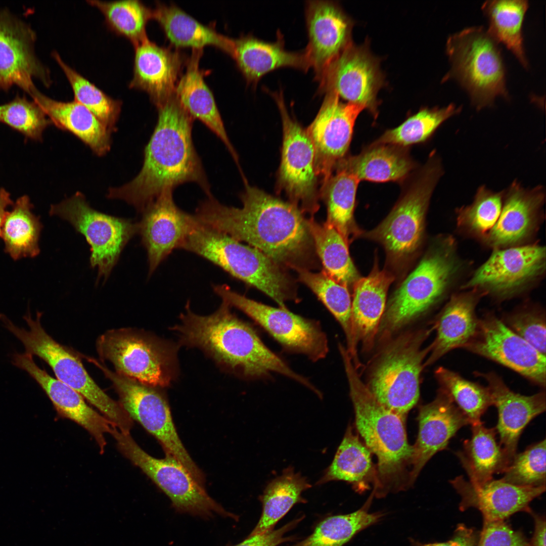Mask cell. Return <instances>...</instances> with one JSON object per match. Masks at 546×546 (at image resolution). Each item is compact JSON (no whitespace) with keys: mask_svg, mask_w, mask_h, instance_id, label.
<instances>
[{"mask_svg":"<svg viewBox=\"0 0 546 546\" xmlns=\"http://www.w3.org/2000/svg\"><path fill=\"white\" fill-rule=\"evenodd\" d=\"M230 307L222 301L217 311L207 316L188 308L181 315V324L174 329L184 343L202 348L243 377L260 379L275 373L312 388L307 378L265 345L252 327L232 313Z\"/></svg>","mask_w":546,"mask_h":546,"instance_id":"3957f363","label":"cell"},{"mask_svg":"<svg viewBox=\"0 0 546 546\" xmlns=\"http://www.w3.org/2000/svg\"><path fill=\"white\" fill-rule=\"evenodd\" d=\"M476 375L486 380L492 405L497 408L498 421L495 428L499 435V444L510 464L517 453L519 440L525 428L545 411V391L523 395L511 390L494 372H477Z\"/></svg>","mask_w":546,"mask_h":546,"instance_id":"484cf974","label":"cell"},{"mask_svg":"<svg viewBox=\"0 0 546 546\" xmlns=\"http://www.w3.org/2000/svg\"><path fill=\"white\" fill-rule=\"evenodd\" d=\"M450 483L461 497V509H477L484 521H503L519 512H529L530 503L545 491V486H518L501 479L476 484L459 476Z\"/></svg>","mask_w":546,"mask_h":546,"instance_id":"83f0119b","label":"cell"},{"mask_svg":"<svg viewBox=\"0 0 546 546\" xmlns=\"http://www.w3.org/2000/svg\"><path fill=\"white\" fill-rule=\"evenodd\" d=\"M104 15L108 27L128 39L134 46L148 38V22L153 19V9L138 0L87 1Z\"/></svg>","mask_w":546,"mask_h":546,"instance_id":"bcb514c9","label":"cell"},{"mask_svg":"<svg viewBox=\"0 0 546 546\" xmlns=\"http://www.w3.org/2000/svg\"><path fill=\"white\" fill-rule=\"evenodd\" d=\"M527 1H487L482 10L488 19V32L499 43H502L527 69L528 62L524 47L522 26L528 8Z\"/></svg>","mask_w":546,"mask_h":546,"instance_id":"b9f144b4","label":"cell"},{"mask_svg":"<svg viewBox=\"0 0 546 546\" xmlns=\"http://www.w3.org/2000/svg\"><path fill=\"white\" fill-rule=\"evenodd\" d=\"M320 94L336 93L348 103L378 115L377 95L384 84L379 63L367 46L351 42L329 65L320 78Z\"/></svg>","mask_w":546,"mask_h":546,"instance_id":"e0dca14e","label":"cell"},{"mask_svg":"<svg viewBox=\"0 0 546 546\" xmlns=\"http://www.w3.org/2000/svg\"><path fill=\"white\" fill-rule=\"evenodd\" d=\"M545 520L539 516H534V531L530 546H545Z\"/></svg>","mask_w":546,"mask_h":546,"instance_id":"680465c9","label":"cell"},{"mask_svg":"<svg viewBox=\"0 0 546 546\" xmlns=\"http://www.w3.org/2000/svg\"><path fill=\"white\" fill-rule=\"evenodd\" d=\"M504 191L493 192L485 186L480 187L473 202L458 210V223L461 227L478 235H486L500 215Z\"/></svg>","mask_w":546,"mask_h":546,"instance_id":"f907efd6","label":"cell"},{"mask_svg":"<svg viewBox=\"0 0 546 546\" xmlns=\"http://www.w3.org/2000/svg\"><path fill=\"white\" fill-rule=\"evenodd\" d=\"M418 421V435L412 446L410 486L427 462L435 453L446 449L461 428L470 424L467 418L441 389L434 400L420 408Z\"/></svg>","mask_w":546,"mask_h":546,"instance_id":"cb8c5ba5","label":"cell"},{"mask_svg":"<svg viewBox=\"0 0 546 546\" xmlns=\"http://www.w3.org/2000/svg\"><path fill=\"white\" fill-rule=\"evenodd\" d=\"M241 208L224 205L212 195L194 214L201 224L247 243L283 268L316 267L315 251L308 219L291 202L249 185L241 195Z\"/></svg>","mask_w":546,"mask_h":546,"instance_id":"6da1fadb","label":"cell"},{"mask_svg":"<svg viewBox=\"0 0 546 546\" xmlns=\"http://www.w3.org/2000/svg\"><path fill=\"white\" fill-rule=\"evenodd\" d=\"M328 181L321 187L320 195L327 207V222L335 228L348 244L361 234L353 217L358 183L357 177L347 170L335 168Z\"/></svg>","mask_w":546,"mask_h":546,"instance_id":"ab89813d","label":"cell"},{"mask_svg":"<svg viewBox=\"0 0 546 546\" xmlns=\"http://www.w3.org/2000/svg\"><path fill=\"white\" fill-rule=\"evenodd\" d=\"M173 190L162 193L142 211L139 224L142 242L148 255L149 275L192 231L198 222L194 215L174 202Z\"/></svg>","mask_w":546,"mask_h":546,"instance_id":"7402d4cb","label":"cell"},{"mask_svg":"<svg viewBox=\"0 0 546 546\" xmlns=\"http://www.w3.org/2000/svg\"><path fill=\"white\" fill-rule=\"evenodd\" d=\"M50 214L68 221L85 237L90 246V265L98 268V280L107 279L122 250L139 232L138 223L95 210L80 192L52 205Z\"/></svg>","mask_w":546,"mask_h":546,"instance_id":"5bb4252c","label":"cell"},{"mask_svg":"<svg viewBox=\"0 0 546 546\" xmlns=\"http://www.w3.org/2000/svg\"><path fill=\"white\" fill-rule=\"evenodd\" d=\"M31 97L58 128L80 139L93 151L102 156L110 148V131L87 108L75 101L52 99L37 90Z\"/></svg>","mask_w":546,"mask_h":546,"instance_id":"836d02e7","label":"cell"},{"mask_svg":"<svg viewBox=\"0 0 546 546\" xmlns=\"http://www.w3.org/2000/svg\"><path fill=\"white\" fill-rule=\"evenodd\" d=\"M373 497L372 493L365 505L352 513L326 518L317 525L311 535L292 546H343L356 534L380 521L384 516L381 512H369Z\"/></svg>","mask_w":546,"mask_h":546,"instance_id":"f6af8a7d","label":"cell"},{"mask_svg":"<svg viewBox=\"0 0 546 546\" xmlns=\"http://www.w3.org/2000/svg\"><path fill=\"white\" fill-rule=\"evenodd\" d=\"M269 93L277 103L283 124L278 187L303 213L313 215L320 207V196L313 145L306 130L289 114L282 92Z\"/></svg>","mask_w":546,"mask_h":546,"instance_id":"2e32d148","label":"cell"},{"mask_svg":"<svg viewBox=\"0 0 546 546\" xmlns=\"http://www.w3.org/2000/svg\"><path fill=\"white\" fill-rule=\"evenodd\" d=\"M178 248L201 256L259 290L279 307L286 308L287 301L298 300L295 284L284 268L225 233L198 222Z\"/></svg>","mask_w":546,"mask_h":546,"instance_id":"5b68a950","label":"cell"},{"mask_svg":"<svg viewBox=\"0 0 546 546\" xmlns=\"http://www.w3.org/2000/svg\"><path fill=\"white\" fill-rule=\"evenodd\" d=\"M96 345L101 360L109 361L120 375L153 387L166 386L171 380L173 351L145 332L110 330L98 338Z\"/></svg>","mask_w":546,"mask_h":546,"instance_id":"7c38bea8","label":"cell"},{"mask_svg":"<svg viewBox=\"0 0 546 546\" xmlns=\"http://www.w3.org/2000/svg\"><path fill=\"white\" fill-rule=\"evenodd\" d=\"M461 110V106L457 107L453 104L441 108H424L396 128L386 130L374 143L406 148L424 142L443 122L459 113Z\"/></svg>","mask_w":546,"mask_h":546,"instance_id":"7dc6e473","label":"cell"},{"mask_svg":"<svg viewBox=\"0 0 546 546\" xmlns=\"http://www.w3.org/2000/svg\"><path fill=\"white\" fill-rule=\"evenodd\" d=\"M231 57L246 81L253 86L264 75L280 68L292 67L304 71L310 68L304 51L286 50L280 31L274 42H267L251 34L234 39Z\"/></svg>","mask_w":546,"mask_h":546,"instance_id":"f546056e","label":"cell"},{"mask_svg":"<svg viewBox=\"0 0 546 546\" xmlns=\"http://www.w3.org/2000/svg\"><path fill=\"white\" fill-rule=\"evenodd\" d=\"M39 106L25 97L17 96L0 106V121L31 140H40L52 123Z\"/></svg>","mask_w":546,"mask_h":546,"instance_id":"f5cc1de1","label":"cell"},{"mask_svg":"<svg viewBox=\"0 0 546 546\" xmlns=\"http://www.w3.org/2000/svg\"><path fill=\"white\" fill-rule=\"evenodd\" d=\"M472 435L463 443V449L456 453L469 481L476 484L503 473L509 465L506 454L496 439L495 428L486 427L481 422L471 425Z\"/></svg>","mask_w":546,"mask_h":546,"instance_id":"8d00e7d4","label":"cell"},{"mask_svg":"<svg viewBox=\"0 0 546 546\" xmlns=\"http://www.w3.org/2000/svg\"><path fill=\"white\" fill-rule=\"evenodd\" d=\"M311 487L307 479L289 467L265 488L260 500L262 512L250 535L272 530L274 526L297 503H304L302 493Z\"/></svg>","mask_w":546,"mask_h":546,"instance_id":"60d3db41","label":"cell"},{"mask_svg":"<svg viewBox=\"0 0 546 546\" xmlns=\"http://www.w3.org/2000/svg\"><path fill=\"white\" fill-rule=\"evenodd\" d=\"M394 277L388 271L380 270L377 263L366 277L354 284L351 301L353 327L357 341L363 347L372 346L384 314L387 293Z\"/></svg>","mask_w":546,"mask_h":546,"instance_id":"d6a6232c","label":"cell"},{"mask_svg":"<svg viewBox=\"0 0 546 546\" xmlns=\"http://www.w3.org/2000/svg\"><path fill=\"white\" fill-rule=\"evenodd\" d=\"M477 546H530L524 536L505 520L484 521Z\"/></svg>","mask_w":546,"mask_h":546,"instance_id":"11a10c76","label":"cell"},{"mask_svg":"<svg viewBox=\"0 0 546 546\" xmlns=\"http://www.w3.org/2000/svg\"><path fill=\"white\" fill-rule=\"evenodd\" d=\"M546 440L517 453L504 472L501 479L511 484L535 487L545 486Z\"/></svg>","mask_w":546,"mask_h":546,"instance_id":"816d5d0a","label":"cell"},{"mask_svg":"<svg viewBox=\"0 0 546 546\" xmlns=\"http://www.w3.org/2000/svg\"><path fill=\"white\" fill-rule=\"evenodd\" d=\"M153 19L157 20L171 43L176 48L203 49L213 46L232 56L234 39L205 25L175 5L158 3L153 9Z\"/></svg>","mask_w":546,"mask_h":546,"instance_id":"d590c367","label":"cell"},{"mask_svg":"<svg viewBox=\"0 0 546 546\" xmlns=\"http://www.w3.org/2000/svg\"><path fill=\"white\" fill-rule=\"evenodd\" d=\"M14 204L11 199L10 194L5 189H0V236H1L2 227L7 212L8 206Z\"/></svg>","mask_w":546,"mask_h":546,"instance_id":"91938a15","label":"cell"},{"mask_svg":"<svg viewBox=\"0 0 546 546\" xmlns=\"http://www.w3.org/2000/svg\"><path fill=\"white\" fill-rule=\"evenodd\" d=\"M337 167L351 173L359 181L402 182L413 170L415 163L406 148L373 143L358 155L345 156Z\"/></svg>","mask_w":546,"mask_h":546,"instance_id":"e575fe53","label":"cell"},{"mask_svg":"<svg viewBox=\"0 0 546 546\" xmlns=\"http://www.w3.org/2000/svg\"><path fill=\"white\" fill-rule=\"evenodd\" d=\"M36 35L28 24L4 10H0V87L17 85L31 97L37 90L34 79L46 86L51 84L50 73L37 58Z\"/></svg>","mask_w":546,"mask_h":546,"instance_id":"44dd1931","label":"cell"},{"mask_svg":"<svg viewBox=\"0 0 546 546\" xmlns=\"http://www.w3.org/2000/svg\"><path fill=\"white\" fill-rule=\"evenodd\" d=\"M213 289L222 301L247 314L288 352L303 354L313 361L323 359L328 354V338L317 321L295 314L287 308L250 299L226 285H215Z\"/></svg>","mask_w":546,"mask_h":546,"instance_id":"9a60e30c","label":"cell"},{"mask_svg":"<svg viewBox=\"0 0 546 546\" xmlns=\"http://www.w3.org/2000/svg\"><path fill=\"white\" fill-rule=\"evenodd\" d=\"M435 376L444 391L468 419L470 425L481 422V418L492 405L486 387L468 380L458 373L439 367Z\"/></svg>","mask_w":546,"mask_h":546,"instance_id":"c3c4849f","label":"cell"},{"mask_svg":"<svg viewBox=\"0 0 546 546\" xmlns=\"http://www.w3.org/2000/svg\"><path fill=\"white\" fill-rule=\"evenodd\" d=\"M302 519L299 518L291 521L276 530L259 534L249 535L247 538L235 546H277L293 538L285 536V534L295 527Z\"/></svg>","mask_w":546,"mask_h":546,"instance_id":"9f6ffc18","label":"cell"},{"mask_svg":"<svg viewBox=\"0 0 546 546\" xmlns=\"http://www.w3.org/2000/svg\"><path fill=\"white\" fill-rule=\"evenodd\" d=\"M158 120L144 150L143 167L130 182L111 188L108 197L124 200L142 212L163 192L186 183L211 195L192 139L194 119L175 96L157 107Z\"/></svg>","mask_w":546,"mask_h":546,"instance_id":"7a4b0ae2","label":"cell"},{"mask_svg":"<svg viewBox=\"0 0 546 546\" xmlns=\"http://www.w3.org/2000/svg\"><path fill=\"white\" fill-rule=\"evenodd\" d=\"M442 174L441 163L433 153L389 215L366 234L384 246L392 262L404 261L419 247L429 201Z\"/></svg>","mask_w":546,"mask_h":546,"instance_id":"30bf717a","label":"cell"},{"mask_svg":"<svg viewBox=\"0 0 546 546\" xmlns=\"http://www.w3.org/2000/svg\"><path fill=\"white\" fill-rule=\"evenodd\" d=\"M310 232L316 254L324 267V271L337 282L349 287L359 279L351 260L348 244L342 235L327 222H317L308 219Z\"/></svg>","mask_w":546,"mask_h":546,"instance_id":"7bdbcfd3","label":"cell"},{"mask_svg":"<svg viewBox=\"0 0 546 546\" xmlns=\"http://www.w3.org/2000/svg\"><path fill=\"white\" fill-rule=\"evenodd\" d=\"M202 54V49H192L186 72L177 83L175 95L194 120L202 122L223 142L238 164L237 154L225 130L213 93L205 81L206 72L200 68Z\"/></svg>","mask_w":546,"mask_h":546,"instance_id":"4dcf8cb0","label":"cell"},{"mask_svg":"<svg viewBox=\"0 0 546 546\" xmlns=\"http://www.w3.org/2000/svg\"><path fill=\"white\" fill-rule=\"evenodd\" d=\"M371 453L349 425L331 464L317 484L344 481L351 484L359 493L369 489L370 484L373 483L374 485L377 479V469L373 465Z\"/></svg>","mask_w":546,"mask_h":546,"instance_id":"74e56055","label":"cell"},{"mask_svg":"<svg viewBox=\"0 0 546 546\" xmlns=\"http://www.w3.org/2000/svg\"><path fill=\"white\" fill-rule=\"evenodd\" d=\"M452 296L442 311L436 323V336L430 345L429 365L452 349L464 348L475 336L479 324L476 313L480 295L477 292Z\"/></svg>","mask_w":546,"mask_h":546,"instance_id":"1f68e13d","label":"cell"},{"mask_svg":"<svg viewBox=\"0 0 546 546\" xmlns=\"http://www.w3.org/2000/svg\"><path fill=\"white\" fill-rule=\"evenodd\" d=\"M340 99L336 93L326 94L317 114L306 130L313 145L315 170L322 178V186L345 157L356 119L365 109L360 105L344 103Z\"/></svg>","mask_w":546,"mask_h":546,"instance_id":"d6986e66","label":"cell"},{"mask_svg":"<svg viewBox=\"0 0 546 546\" xmlns=\"http://www.w3.org/2000/svg\"><path fill=\"white\" fill-rule=\"evenodd\" d=\"M12 363L25 371L41 387L58 414L86 429L94 437L103 453L106 446L105 434L112 432L116 426L85 401L77 391L50 376L34 362L27 353L13 354Z\"/></svg>","mask_w":546,"mask_h":546,"instance_id":"d4e9b609","label":"cell"},{"mask_svg":"<svg viewBox=\"0 0 546 546\" xmlns=\"http://www.w3.org/2000/svg\"><path fill=\"white\" fill-rule=\"evenodd\" d=\"M130 88L146 92L158 107L175 95L188 58L177 49L160 46L149 38L134 46Z\"/></svg>","mask_w":546,"mask_h":546,"instance_id":"4316f807","label":"cell"},{"mask_svg":"<svg viewBox=\"0 0 546 546\" xmlns=\"http://www.w3.org/2000/svg\"><path fill=\"white\" fill-rule=\"evenodd\" d=\"M53 57L66 75L73 90L74 100L90 111L110 132L121 112L122 103L115 100L66 64L57 53Z\"/></svg>","mask_w":546,"mask_h":546,"instance_id":"681fc988","label":"cell"},{"mask_svg":"<svg viewBox=\"0 0 546 546\" xmlns=\"http://www.w3.org/2000/svg\"><path fill=\"white\" fill-rule=\"evenodd\" d=\"M96 367L112 382L119 403L130 418L159 441L166 455L179 462L203 485L204 475L179 439L169 406L162 395L154 387L113 372L103 363L98 362Z\"/></svg>","mask_w":546,"mask_h":546,"instance_id":"8fae6325","label":"cell"},{"mask_svg":"<svg viewBox=\"0 0 546 546\" xmlns=\"http://www.w3.org/2000/svg\"><path fill=\"white\" fill-rule=\"evenodd\" d=\"M545 199L542 186L524 188L514 181L505 191L502 211L496 223L486 234V241L497 248L522 242L533 231Z\"/></svg>","mask_w":546,"mask_h":546,"instance_id":"f1b7e54d","label":"cell"},{"mask_svg":"<svg viewBox=\"0 0 546 546\" xmlns=\"http://www.w3.org/2000/svg\"><path fill=\"white\" fill-rule=\"evenodd\" d=\"M446 52L450 69L443 81L456 80L476 109L492 106L498 97L509 99L501 49L487 29L474 26L450 35Z\"/></svg>","mask_w":546,"mask_h":546,"instance_id":"8992f818","label":"cell"},{"mask_svg":"<svg viewBox=\"0 0 546 546\" xmlns=\"http://www.w3.org/2000/svg\"><path fill=\"white\" fill-rule=\"evenodd\" d=\"M41 316L42 313L37 312L34 320L29 310L27 312L23 318L29 327V330L16 326L1 313L0 320L22 343L26 353L43 360L52 368L58 380L79 393L119 430L130 433L133 420L119 402L108 396L91 378L80 355L56 341L46 332L41 324Z\"/></svg>","mask_w":546,"mask_h":546,"instance_id":"52a82bcc","label":"cell"},{"mask_svg":"<svg viewBox=\"0 0 546 546\" xmlns=\"http://www.w3.org/2000/svg\"><path fill=\"white\" fill-rule=\"evenodd\" d=\"M111 435L120 452L156 484L177 511L203 517L215 513L231 517L175 459L167 455L162 459L151 456L138 444L130 433L122 432L117 428Z\"/></svg>","mask_w":546,"mask_h":546,"instance_id":"4fadbf2b","label":"cell"},{"mask_svg":"<svg viewBox=\"0 0 546 546\" xmlns=\"http://www.w3.org/2000/svg\"><path fill=\"white\" fill-rule=\"evenodd\" d=\"M459 268L453 241L441 240L393 294L383 315L381 332L393 333L432 306L446 291Z\"/></svg>","mask_w":546,"mask_h":546,"instance_id":"ba28073f","label":"cell"},{"mask_svg":"<svg viewBox=\"0 0 546 546\" xmlns=\"http://www.w3.org/2000/svg\"><path fill=\"white\" fill-rule=\"evenodd\" d=\"M545 266L544 247L529 245L496 249L464 286L510 297L539 277Z\"/></svg>","mask_w":546,"mask_h":546,"instance_id":"ffe728a7","label":"cell"},{"mask_svg":"<svg viewBox=\"0 0 546 546\" xmlns=\"http://www.w3.org/2000/svg\"><path fill=\"white\" fill-rule=\"evenodd\" d=\"M32 208L30 199L24 195L13 204L4 219L1 237L5 251L15 260L34 257L40 251L38 240L42 226Z\"/></svg>","mask_w":546,"mask_h":546,"instance_id":"ee69618b","label":"cell"},{"mask_svg":"<svg viewBox=\"0 0 546 546\" xmlns=\"http://www.w3.org/2000/svg\"><path fill=\"white\" fill-rule=\"evenodd\" d=\"M430 331L400 336L384 350L367 385L385 408L405 418L420 396V376L430 345L422 348Z\"/></svg>","mask_w":546,"mask_h":546,"instance_id":"9c48e42d","label":"cell"},{"mask_svg":"<svg viewBox=\"0 0 546 546\" xmlns=\"http://www.w3.org/2000/svg\"><path fill=\"white\" fill-rule=\"evenodd\" d=\"M305 18L308 41L303 50L316 81L351 42L353 23L340 6L328 1H307Z\"/></svg>","mask_w":546,"mask_h":546,"instance_id":"603a6c76","label":"cell"},{"mask_svg":"<svg viewBox=\"0 0 546 546\" xmlns=\"http://www.w3.org/2000/svg\"><path fill=\"white\" fill-rule=\"evenodd\" d=\"M353 404L355 425L365 445L378 459L374 496L410 486L408 467L412 446L408 442L404 418L385 408L375 398L357 373L345 348L340 349Z\"/></svg>","mask_w":546,"mask_h":546,"instance_id":"277c9868","label":"cell"},{"mask_svg":"<svg viewBox=\"0 0 546 546\" xmlns=\"http://www.w3.org/2000/svg\"><path fill=\"white\" fill-rule=\"evenodd\" d=\"M502 322L545 355V316L538 308H524L505 315Z\"/></svg>","mask_w":546,"mask_h":546,"instance_id":"db71d44e","label":"cell"},{"mask_svg":"<svg viewBox=\"0 0 546 546\" xmlns=\"http://www.w3.org/2000/svg\"><path fill=\"white\" fill-rule=\"evenodd\" d=\"M299 280L309 287L341 325L346 336V349L357 368L359 366L353 327L351 300L348 288L329 277L324 271L313 272L306 269L295 270Z\"/></svg>","mask_w":546,"mask_h":546,"instance_id":"f35d334b","label":"cell"},{"mask_svg":"<svg viewBox=\"0 0 546 546\" xmlns=\"http://www.w3.org/2000/svg\"><path fill=\"white\" fill-rule=\"evenodd\" d=\"M478 537L475 531L464 525H458L449 540L440 542L421 543L412 539L413 546H477Z\"/></svg>","mask_w":546,"mask_h":546,"instance_id":"6f0895ef","label":"cell"},{"mask_svg":"<svg viewBox=\"0 0 546 546\" xmlns=\"http://www.w3.org/2000/svg\"><path fill=\"white\" fill-rule=\"evenodd\" d=\"M502 365L544 388L545 355L509 328L495 315L479 319L477 333L464 347Z\"/></svg>","mask_w":546,"mask_h":546,"instance_id":"ac0fdd59","label":"cell"}]
</instances>
